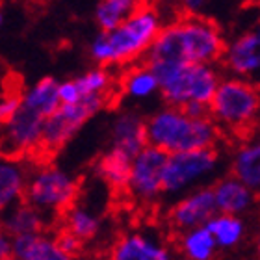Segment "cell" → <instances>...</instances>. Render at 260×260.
Wrapping results in <instances>:
<instances>
[{"label": "cell", "instance_id": "6da1fadb", "mask_svg": "<svg viewBox=\"0 0 260 260\" xmlns=\"http://www.w3.org/2000/svg\"><path fill=\"white\" fill-rule=\"evenodd\" d=\"M227 43L219 28L199 15L182 17L164 26L151 49L147 50L145 63L158 60L214 63L223 58Z\"/></svg>", "mask_w": 260, "mask_h": 260}, {"label": "cell", "instance_id": "7a4b0ae2", "mask_svg": "<svg viewBox=\"0 0 260 260\" xmlns=\"http://www.w3.org/2000/svg\"><path fill=\"white\" fill-rule=\"evenodd\" d=\"M162 17L151 4H140L119 26L101 30L89 45V56L97 65L128 63L145 56L162 30Z\"/></svg>", "mask_w": 260, "mask_h": 260}, {"label": "cell", "instance_id": "3957f363", "mask_svg": "<svg viewBox=\"0 0 260 260\" xmlns=\"http://www.w3.org/2000/svg\"><path fill=\"white\" fill-rule=\"evenodd\" d=\"M147 138L151 145L160 147L171 154L214 147L219 138V130L212 115L191 117L182 108L168 104V108L158 110L147 119Z\"/></svg>", "mask_w": 260, "mask_h": 260}, {"label": "cell", "instance_id": "277c9868", "mask_svg": "<svg viewBox=\"0 0 260 260\" xmlns=\"http://www.w3.org/2000/svg\"><path fill=\"white\" fill-rule=\"evenodd\" d=\"M158 80H160V95L169 106L182 108L191 101L210 104L217 86L219 73L212 63H190V61L158 60L149 61Z\"/></svg>", "mask_w": 260, "mask_h": 260}, {"label": "cell", "instance_id": "5b68a950", "mask_svg": "<svg viewBox=\"0 0 260 260\" xmlns=\"http://www.w3.org/2000/svg\"><path fill=\"white\" fill-rule=\"evenodd\" d=\"M260 112V91L244 76L219 82L210 101V115L217 125L231 130H244Z\"/></svg>", "mask_w": 260, "mask_h": 260}, {"label": "cell", "instance_id": "8992f818", "mask_svg": "<svg viewBox=\"0 0 260 260\" xmlns=\"http://www.w3.org/2000/svg\"><path fill=\"white\" fill-rule=\"evenodd\" d=\"M106 101H108V97H104V95H86L78 103H61L45 119L39 149H43L47 152H54L61 149L65 143H69L80 132L82 126L86 125L93 115L104 108Z\"/></svg>", "mask_w": 260, "mask_h": 260}, {"label": "cell", "instance_id": "52a82bcc", "mask_svg": "<svg viewBox=\"0 0 260 260\" xmlns=\"http://www.w3.org/2000/svg\"><path fill=\"white\" fill-rule=\"evenodd\" d=\"M219 156L214 147L168 154L164 169V193L180 195L193 190L217 169Z\"/></svg>", "mask_w": 260, "mask_h": 260}, {"label": "cell", "instance_id": "ba28073f", "mask_svg": "<svg viewBox=\"0 0 260 260\" xmlns=\"http://www.w3.org/2000/svg\"><path fill=\"white\" fill-rule=\"evenodd\" d=\"M76 193L78 182L73 179V175L56 166H45L30 175L24 201L43 214H54L67 210L75 203Z\"/></svg>", "mask_w": 260, "mask_h": 260}, {"label": "cell", "instance_id": "9c48e42d", "mask_svg": "<svg viewBox=\"0 0 260 260\" xmlns=\"http://www.w3.org/2000/svg\"><path fill=\"white\" fill-rule=\"evenodd\" d=\"M168 154L156 145H145L132 160L128 191L140 203H154L164 193V169Z\"/></svg>", "mask_w": 260, "mask_h": 260}, {"label": "cell", "instance_id": "30bf717a", "mask_svg": "<svg viewBox=\"0 0 260 260\" xmlns=\"http://www.w3.org/2000/svg\"><path fill=\"white\" fill-rule=\"evenodd\" d=\"M47 115L36 108L21 104L17 114L4 123V152L8 156H19L39 149Z\"/></svg>", "mask_w": 260, "mask_h": 260}, {"label": "cell", "instance_id": "8fae6325", "mask_svg": "<svg viewBox=\"0 0 260 260\" xmlns=\"http://www.w3.org/2000/svg\"><path fill=\"white\" fill-rule=\"evenodd\" d=\"M217 214L214 188L201 186L180 197L169 210V223L175 231L184 233L188 229L206 225Z\"/></svg>", "mask_w": 260, "mask_h": 260}, {"label": "cell", "instance_id": "7c38bea8", "mask_svg": "<svg viewBox=\"0 0 260 260\" xmlns=\"http://www.w3.org/2000/svg\"><path fill=\"white\" fill-rule=\"evenodd\" d=\"M223 63L234 76H253L260 73V22L240 34L223 52Z\"/></svg>", "mask_w": 260, "mask_h": 260}, {"label": "cell", "instance_id": "4fadbf2b", "mask_svg": "<svg viewBox=\"0 0 260 260\" xmlns=\"http://www.w3.org/2000/svg\"><path fill=\"white\" fill-rule=\"evenodd\" d=\"M145 145H149L147 121H143L134 112H123L117 115L112 123V143H110V147L125 152L126 156L134 158Z\"/></svg>", "mask_w": 260, "mask_h": 260}, {"label": "cell", "instance_id": "5bb4252c", "mask_svg": "<svg viewBox=\"0 0 260 260\" xmlns=\"http://www.w3.org/2000/svg\"><path fill=\"white\" fill-rule=\"evenodd\" d=\"M114 260H168L169 251L156 238L145 233L125 234L112 247Z\"/></svg>", "mask_w": 260, "mask_h": 260}, {"label": "cell", "instance_id": "9a60e30c", "mask_svg": "<svg viewBox=\"0 0 260 260\" xmlns=\"http://www.w3.org/2000/svg\"><path fill=\"white\" fill-rule=\"evenodd\" d=\"M212 188H214V195H216L217 212L240 216V214H245L255 203V190L234 175L217 180Z\"/></svg>", "mask_w": 260, "mask_h": 260}, {"label": "cell", "instance_id": "2e32d148", "mask_svg": "<svg viewBox=\"0 0 260 260\" xmlns=\"http://www.w3.org/2000/svg\"><path fill=\"white\" fill-rule=\"evenodd\" d=\"M13 258L17 260H69L58 245V240L47 234L30 233L13 236Z\"/></svg>", "mask_w": 260, "mask_h": 260}, {"label": "cell", "instance_id": "e0dca14e", "mask_svg": "<svg viewBox=\"0 0 260 260\" xmlns=\"http://www.w3.org/2000/svg\"><path fill=\"white\" fill-rule=\"evenodd\" d=\"M132 160L125 152L110 147L108 152H104L95 164V173L104 184H108L114 190H128L130 171H132Z\"/></svg>", "mask_w": 260, "mask_h": 260}, {"label": "cell", "instance_id": "ac0fdd59", "mask_svg": "<svg viewBox=\"0 0 260 260\" xmlns=\"http://www.w3.org/2000/svg\"><path fill=\"white\" fill-rule=\"evenodd\" d=\"M28 179L24 168L13 158L0 164V206L4 210L26 197Z\"/></svg>", "mask_w": 260, "mask_h": 260}, {"label": "cell", "instance_id": "d6986e66", "mask_svg": "<svg viewBox=\"0 0 260 260\" xmlns=\"http://www.w3.org/2000/svg\"><path fill=\"white\" fill-rule=\"evenodd\" d=\"M233 175L242 182L260 191V140H253L238 147L233 156Z\"/></svg>", "mask_w": 260, "mask_h": 260}, {"label": "cell", "instance_id": "ffe728a7", "mask_svg": "<svg viewBox=\"0 0 260 260\" xmlns=\"http://www.w3.org/2000/svg\"><path fill=\"white\" fill-rule=\"evenodd\" d=\"M121 91L130 101H147L160 93V80L149 65H140L123 76Z\"/></svg>", "mask_w": 260, "mask_h": 260}, {"label": "cell", "instance_id": "44dd1931", "mask_svg": "<svg viewBox=\"0 0 260 260\" xmlns=\"http://www.w3.org/2000/svg\"><path fill=\"white\" fill-rule=\"evenodd\" d=\"M43 227V212H39L30 203H17V205L6 208L4 216V229L11 236H21V234L39 233Z\"/></svg>", "mask_w": 260, "mask_h": 260}, {"label": "cell", "instance_id": "7402d4cb", "mask_svg": "<svg viewBox=\"0 0 260 260\" xmlns=\"http://www.w3.org/2000/svg\"><path fill=\"white\" fill-rule=\"evenodd\" d=\"M206 227L214 234L217 247L223 251L234 249L236 245L242 244V240L245 236V223L236 214L217 212L216 216L206 223Z\"/></svg>", "mask_w": 260, "mask_h": 260}, {"label": "cell", "instance_id": "603a6c76", "mask_svg": "<svg viewBox=\"0 0 260 260\" xmlns=\"http://www.w3.org/2000/svg\"><path fill=\"white\" fill-rule=\"evenodd\" d=\"M219 249L214 234L206 225L180 233V251L190 260H210Z\"/></svg>", "mask_w": 260, "mask_h": 260}, {"label": "cell", "instance_id": "cb8c5ba5", "mask_svg": "<svg viewBox=\"0 0 260 260\" xmlns=\"http://www.w3.org/2000/svg\"><path fill=\"white\" fill-rule=\"evenodd\" d=\"M63 225L65 231H69L75 236H78L82 242H89L101 231V217L93 210H89L87 206L71 205L65 210Z\"/></svg>", "mask_w": 260, "mask_h": 260}, {"label": "cell", "instance_id": "d4e9b609", "mask_svg": "<svg viewBox=\"0 0 260 260\" xmlns=\"http://www.w3.org/2000/svg\"><path fill=\"white\" fill-rule=\"evenodd\" d=\"M138 6V0H101L95 8V22L101 30H112L125 22Z\"/></svg>", "mask_w": 260, "mask_h": 260}, {"label": "cell", "instance_id": "484cf974", "mask_svg": "<svg viewBox=\"0 0 260 260\" xmlns=\"http://www.w3.org/2000/svg\"><path fill=\"white\" fill-rule=\"evenodd\" d=\"M76 84L80 87L82 97H86V95H104V97H108V93H112L114 76L110 75L103 65H99L95 69H89L84 75L76 76Z\"/></svg>", "mask_w": 260, "mask_h": 260}, {"label": "cell", "instance_id": "4316f807", "mask_svg": "<svg viewBox=\"0 0 260 260\" xmlns=\"http://www.w3.org/2000/svg\"><path fill=\"white\" fill-rule=\"evenodd\" d=\"M22 93L21 87H15V89H6L4 95H2V101H0V121L6 123V121L13 117L17 114V110L21 108L22 104Z\"/></svg>", "mask_w": 260, "mask_h": 260}, {"label": "cell", "instance_id": "83f0119b", "mask_svg": "<svg viewBox=\"0 0 260 260\" xmlns=\"http://www.w3.org/2000/svg\"><path fill=\"white\" fill-rule=\"evenodd\" d=\"M56 240H58L60 249L63 251L69 258H73V256L78 255V253H80V249H82V244H84L78 236H75V234L69 233V231H63V233H61Z\"/></svg>", "mask_w": 260, "mask_h": 260}, {"label": "cell", "instance_id": "f1b7e54d", "mask_svg": "<svg viewBox=\"0 0 260 260\" xmlns=\"http://www.w3.org/2000/svg\"><path fill=\"white\" fill-rule=\"evenodd\" d=\"M58 95H60L61 103H65V104H73V103L82 101V91H80V87H78V84H76V78L60 82Z\"/></svg>", "mask_w": 260, "mask_h": 260}, {"label": "cell", "instance_id": "f546056e", "mask_svg": "<svg viewBox=\"0 0 260 260\" xmlns=\"http://www.w3.org/2000/svg\"><path fill=\"white\" fill-rule=\"evenodd\" d=\"M0 258H13V236L8 233L0 236Z\"/></svg>", "mask_w": 260, "mask_h": 260}, {"label": "cell", "instance_id": "4dcf8cb0", "mask_svg": "<svg viewBox=\"0 0 260 260\" xmlns=\"http://www.w3.org/2000/svg\"><path fill=\"white\" fill-rule=\"evenodd\" d=\"M255 249H256V256L260 258V233H258V236H256V240H255Z\"/></svg>", "mask_w": 260, "mask_h": 260}, {"label": "cell", "instance_id": "1f68e13d", "mask_svg": "<svg viewBox=\"0 0 260 260\" xmlns=\"http://www.w3.org/2000/svg\"><path fill=\"white\" fill-rule=\"evenodd\" d=\"M180 2H182V0H180Z\"/></svg>", "mask_w": 260, "mask_h": 260}]
</instances>
